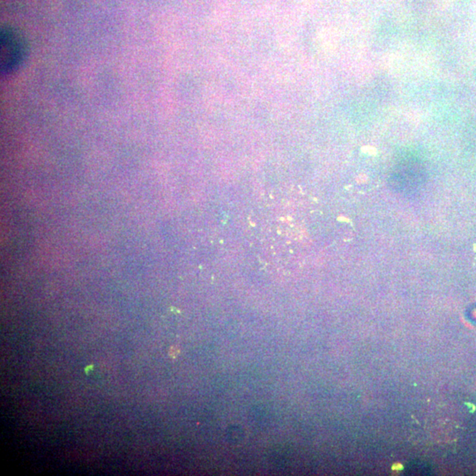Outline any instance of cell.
I'll use <instances>...</instances> for the list:
<instances>
[{
  "label": "cell",
  "mask_w": 476,
  "mask_h": 476,
  "mask_svg": "<svg viewBox=\"0 0 476 476\" xmlns=\"http://www.w3.org/2000/svg\"><path fill=\"white\" fill-rule=\"evenodd\" d=\"M28 54V44L22 34L5 28L0 33V67L3 74L14 73L22 66Z\"/></svg>",
  "instance_id": "1"
}]
</instances>
